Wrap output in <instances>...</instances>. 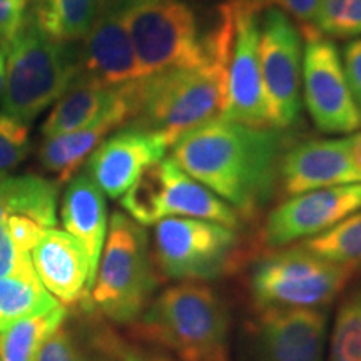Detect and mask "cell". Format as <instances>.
Returning a JSON list of instances; mask_svg holds the SVG:
<instances>
[{"instance_id":"2","label":"cell","mask_w":361,"mask_h":361,"mask_svg":"<svg viewBox=\"0 0 361 361\" xmlns=\"http://www.w3.org/2000/svg\"><path fill=\"white\" fill-rule=\"evenodd\" d=\"M233 39L234 6L226 2L216 24L204 34L206 59L200 66L135 80V116L130 126L159 135L171 147L189 130L223 116Z\"/></svg>"},{"instance_id":"1","label":"cell","mask_w":361,"mask_h":361,"mask_svg":"<svg viewBox=\"0 0 361 361\" xmlns=\"http://www.w3.org/2000/svg\"><path fill=\"white\" fill-rule=\"evenodd\" d=\"M291 135L276 128H252L218 117L189 130L173 146L184 173L251 218L273 197L279 164Z\"/></svg>"},{"instance_id":"21","label":"cell","mask_w":361,"mask_h":361,"mask_svg":"<svg viewBox=\"0 0 361 361\" xmlns=\"http://www.w3.org/2000/svg\"><path fill=\"white\" fill-rule=\"evenodd\" d=\"M57 180L35 174L6 176L0 179V224L8 216H25L44 229L57 224Z\"/></svg>"},{"instance_id":"10","label":"cell","mask_w":361,"mask_h":361,"mask_svg":"<svg viewBox=\"0 0 361 361\" xmlns=\"http://www.w3.org/2000/svg\"><path fill=\"white\" fill-rule=\"evenodd\" d=\"M259 64L271 124L290 129L301 116L303 35L296 22L278 7L261 11Z\"/></svg>"},{"instance_id":"33","label":"cell","mask_w":361,"mask_h":361,"mask_svg":"<svg viewBox=\"0 0 361 361\" xmlns=\"http://www.w3.org/2000/svg\"><path fill=\"white\" fill-rule=\"evenodd\" d=\"M29 0H0V42L7 45L27 20Z\"/></svg>"},{"instance_id":"31","label":"cell","mask_w":361,"mask_h":361,"mask_svg":"<svg viewBox=\"0 0 361 361\" xmlns=\"http://www.w3.org/2000/svg\"><path fill=\"white\" fill-rule=\"evenodd\" d=\"M37 276L29 252H22L8 236L6 223L0 224V278Z\"/></svg>"},{"instance_id":"23","label":"cell","mask_w":361,"mask_h":361,"mask_svg":"<svg viewBox=\"0 0 361 361\" xmlns=\"http://www.w3.org/2000/svg\"><path fill=\"white\" fill-rule=\"evenodd\" d=\"M107 0H32V13L45 34L67 44L85 37Z\"/></svg>"},{"instance_id":"3","label":"cell","mask_w":361,"mask_h":361,"mask_svg":"<svg viewBox=\"0 0 361 361\" xmlns=\"http://www.w3.org/2000/svg\"><path fill=\"white\" fill-rule=\"evenodd\" d=\"M130 333L173 351L180 361H231L228 308L213 288L201 283L183 281L162 291Z\"/></svg>"},{"instance_id":"15","label":"cell","mask_w":361,"mask_h":361,"mask_svg":"<svg viewBox=\"0 0 361 361\" xmlns=\"http://www.w3.org/2000/svg\"><path fill=\"white\" fill-rule=\"evenodd\" d=\"M159 135L129 126L109 135L87 157V174L104 194L116 200L137 180L147 168L166 154Z\"/></svg>"},{"instance_id":"27","label":"cell","mask_w":361,"mask_h":361,"mask_svg":"<svg viewBox=\"0 0 361 361\" xmlns=\"http://www.w3.org/2000/svg\"><path fill=\"white\" fill-rule=\"evenodd\" d=\"M318 34L326 39L361 37V0H323L313 24L301 35Z\"/></svg>"},{"instance_id":"24","label":"cell","mask_w":361,"mask_h":361,"mask_svg":"<svg viewBox=\"0 0 361 361\" xmlns=\"http://www.w3.org/2000/svg\"><path fill=\"white\" fill-rule=\"evenodd\" d=\"M66 319V308L13 322L0 329V361H35L39 350L54 329Z\"/></svg>"},{"instance_id":"17","label":"cell","mask_w":361,"mask_h":361,"mask_svg":"<svg viewBox=\"0 0 361 361\" xmlns=\"http://www.w3.org/2000/svg\"><path fill=\"white\" fill-rule=\"evenodd\" d=\"M78 75L104 87L142 79L119 4H107L82 39Z\"/></svg>"},{"instance_id":"20","label":"cell","mask_w":361,"mask_h":361,"mask_svg":"<svg viewBox=\"0 0 361 361\" xmlns=\"http://www.w3.org/2000/svg\"><path fill=\"white\" fill-rule=\"evenodd\" d=\"M61 218L66 231L74 236L87 252L90 281L94 284L107 233V209L104 192L89 174L69 179L61 204Z\"/></svg>"},{"instance_id":"35","label":"cell","mask_w":361,"mask_h":361,"mask_svg":"<svg viewBox=\"0 0 361 361\" xmlns=\"http://www.w3.org/2000/svg\"><path fill=\"white\" fill-rule=\"evenodd\" d=\"M343 67H345L351 94L361 112V37L346 44L345 52H343Z\"/></svg>"},{"instance_id":"11","label":"cell","mask_w":361,"mask_h":361,"mask_svg":"<svg viewBox=\"0 0 361 361\" xmlns=\"http://www.w3.org/2000/svg\"><path fill=\"white\" fill-rule=\"evenodd\" d=\"M301 82L306 109L316 128L326 134H351L361 129V112L351 94L341 54L331 40L303 35Z\"/></svg>"},{"instance_id":"16","label":"cell","mask_w":361,"mask_h":361,"mask_svg":"<svg viewBox=\"0 0 361 361\" xmlns=\"http://www.w3.org/2000/svg\"><path fill=\"white\" fill-rule=\"evenodd\" d=\"M255 326L258 361H324L328 316L322 310H263Z\"/></svg>"},{"instance_id":"32","label":"cell","mask_w":361,"mask_h":361,"mask_svg":"<svg viewBox=\"0 0 361 361\" xmlns=\"http://www.w3.org/2000/svg\"><path fill=\"white\" fill-rule=\"evenodd\" d=\"M6 226L8 236H11L13 245L17 246V250L29 252V255L45 231L42 226L30 218H25V216H8L6 219Z\"/></svg>"},{"instance_id":"37","label":"cell","mask_w":361,"mask_h":361,"mask_svg":"<svg viewBox=\"0 0 361 361\" xmlns=\"http://www.w3.org/2000/svg\"><path fill=\"white\" fill-rule=\"evenodd\" d=\"M4 89H6V49L0 47V101L4 97Z\"/></svg>"},{"instance_id":"4","label":"cell","mask_w":361,"mask_h":361,"mask_svg":"<svg viewBox=\"0 0 361 361\" xmlns=\"http://www.w3.org/2000/svg\"><path fill=\"white\" fill-rule=\"evenodd\" d=\"M85 310L117 324H133L152 301L159 278L144 226L116 211Z\"/></svg>"},{"instance_id":"29","label":"cell","mask_w":361,"mask_h":361,"mask_svg":"<svg viewBox=\"0 0 361 361\" xmlns=\"http://www.w3.org/2000/svg\"><path fill=\"white\" fill-rule=\"evenodd\" d=\"M29 124L0 112V179L12 173L29 152Z\"/></svg>"},{"instance_id":"12","label":"cell","mask_w":361,"mask_h":361,"mask_svg":"<svg viewBox=\"0 0 361 361\" xmlns=\"http://www.w3.org/2000/svg\"><path fill=\"white\" fill-rule=\"evenodd\" d=\"M361 209V183L313 189L288 197L271 211L263 226L269 250L318 236Z\"/></svg>"},{"instance_id":"9","label":"cell","mask_w":361,"mask_h":361,"mask_svg":"<svg viewBox=\"0 0 361 361\" xmlns=\"http://www.w3.org/2000/svg\"><path fill=\"white\" fill-rule=\"evenodd\" d=\"M238 243L236 229L213 221L164 218L154 229V264L169 279L213 281L231 269Z\"/></svg>"},{"instance_id":"13","label":"cell","mask_w":361,"mask_h":361,"mask_svg":"<svg viewBox=\"0 0 361 361\" xmlns=\"http://www.w3.org/2000/svg\"><path fill=\"white\" fill-rule=\"evenodd\" d=\"M233 4L234 39L228 66V97L221 117L252 128H273L259 64V12Z\"/></svg>"},{"instance_id":"5","label":"cell","mask_w":361,"mask_h":361,"mask_svg":"<svg viewBox=\"0 0 361 361\" xmlns=\"http://www.w3.org/2000/svg\"><path fill=\"white\" fill-rule=\"evenodd\" d=\"M4 49L2 112L29 124L71 87L78 78V61L66 44L45 34L30 16Z\"/></svg>"},{"instance_id":"6","label":"cell","mask_w":361,"mask_h":361,"mask_svg":"<svg viewBox=\"0 0 361 361\" xmlns=\"http://www.w3.org/2000/svg\"><path fill=\"white\" fill-rule=\"evenodd\" d=\"M119 7L142 78L206 59L204 35L186 0H121Z\"/></svg>"},{"instance_id":"18","label":"cell","mask_w":361,"mask_h":361,"mask_svg":"<svg viewBox=\"0 0 361 361\" xmlns=\"http://www.w3.org/2000/svg\"><path fill=\"white\" fill-rule=\"evenodd\" d=\"M134 82L121 85L116 101L92 123L71 133L45 139L39 149V161L45 171L57 176L59 184L74 178L82 162L112 130L134 119Z\"/></svg>"},{"instance_id":"28","label":"cell","mask_w":361,"mask_h":361,"mask_svg":"<svg viewBox=\"0 0 361 361\" xmlns=\"http://www.w3.org/2000/svg\"><path fill=\"white\" fill-rule=\"evenodd\" d=\"M328 361H361V290L346 298L338 310Z\"/></svg>"},{"instance_id":"38","label":"cell","mask_w":361,"mask_h":361,"mask_svg":"<svg viewBox=\"0 0 361 361\" xmlns=\"http://www.w3.org/2000/svg\"><path fill=\"white\" fill-rule=\"evenodd\" d=\"M233 2L243 4V6L252 7V8H255V11L261 12V11H263V8L271 7V4H273V0H233Z\"/></svg>"},{"instance_id":"26","label":"cell","mask_w":361,"mask_h":361,"mask_svg":"<svg viewBox=\"0 0 361 361\" xmlns=\"http://www.w3.org/2000/svg\"><path fill=\"white\" fill-rule=\"evenodd\" d=\"M298 246L329 263L361 269V209Z\"/></svg>"},{"instance_id":"19","label":"cell","mask_w":361,"mask_h":361,"mask_svg":"<svg viewBox=\"0 0 361 361\" xmlns=\"http://www.w3.org/2000/svg\"><path fill=\"white\" fill-rule=\"evenodd\" d=\"M30 258L40 283L64 308L87 300L92 288L90 264L74 236L56 228L45 229Z\"/></svg>"},{"instance_id":"22","label":"cell","mask_w":361,"mask_h":361,"mask_svg":"<svg viewBox=\"0 0 361 361\" xmlns=\"http://www.w3.org/2000/svg\"><path fill=\"white\" fill-rule=\"evenodd\" d=\"M119 87H104L78 75L52 107L51 114L45 117L42 124L44 139L71 133L92 123L116 101Z\"/></svg>"},{"instance_id":"34","label":"cell","mask_w":361,"mask_h":361,"mask_svg":"<svg viewBox=\"0 0 361 361\" xmlns=\"http://www.w3.org/2000/svg\"><path fill=\"white\" fill-rule=\"evenodd\" d=\"M97 345L99 348L106 351V353L116 356L119 361H173L168 356L135 350L134 346L126 345V343L121 341L117 336L111 335V333H102L99 336Z\"/></svg>"},{"instance_id":"30","label":"cell","mask_w":361,"mask_h":361,"mask_svg":"<svg viewBox=\"0 0 361 361\" xmlns=\"http://www.w3.org/2000/svg\"><path fill=\"white\" fill-rule=\"evenodd\" d=\"M35 361H92L84 353L82 348L71 335V331L64 326L54 329V331L45 338L40 346L37 360Z\"/></svg>"},{"instance_id":"7","label":"cell","mask_w":361,"mask_h":361,"mask_svg":"<svg viewBox=\"0 0 361 361\" xmlns=\"http://www.w3.org/2000/svg\"><path fill=\"white\" fill-rule=\"evenodd\" d=\"M353 273L296 245L261 258L251 271L250 291L258 311L322 310L336 300Z\"/></svg>"},{"instance_id":"25","label":"cell","mask_w":361,"mask_h":361,"mask_svg":"<svg viewBox=\"0 0 361 361\" xmlns=\"http://www.w3.org/2000/svg\"><path fill=\"white\" fill-rule=\"evenodd\" d=\"M61 303L39 276L0 278V329L24 318L49 313Z\"/></svg>"},{"instance_id":"39","label":"cell","mask_w":361,"mask_h":361,"mask_svg":"<svg viewBox=\"0 0 361 361\" xmlns=\"http://www.w3.org/2000/svg\"><path fill=\"white\" fill-rule=\"evenodd\" d=\"M360 159H361V139H360Z\"/></svg>"},{"instance_id":"36","label":"cell","mask_w":361,"mask_h":361,"mask_svg":"<svg viewBox=\"0 0 361 361\" xmlns=\"http://www.w3.org/2000/svg\"><path fill=\"white\" fill-rule=\"evenodd\" d=\"M322 2L323 0H273L278 8H281L293 20L300 24L301 30L310 29Z\"/></svg>"},{"instance_id":"8","label":"cell","mask_w":361,"mask_h":361,"mask_svg":"<svg viewBox=\"0 0 361 361\" xmlns=\"http://www.w3.org/2000/svg\"><path fill=\"white\" fill-rule=\"evenodd\" d=\"M121 204L141 226L156 224L169 216L213 221L231 229L241 224V216L228 202L184 173L171 157L144 171L123 194Z\"/></svg>"},{"instance_id":"14","label":"cell","mask_w":361,"mask_h":361,"mask_svg":"<svg viewBox=\"0 0 361 361\" xmlns=\"http://www.w3.org/2000/svg\"><path fill=\"white\" fill-rule=\"evenodd\" d=\"M360 139L361 133L291 144L279 164L281 192L291 197L313 189L361 183Z\"/></svg>"}]
</instances>
